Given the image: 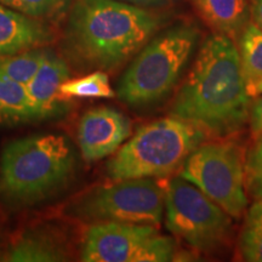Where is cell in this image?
<instances>
[{
  "label": "cell",
  "instance_id": "cell-1",
  "mask_svg": "<svg viewBox=\"0 0 262 262\" xmlns=\"http://www.w3.org/2000/svg\"><path fill=\"white\" fill-rule=\"evenodd\" d=\"M250 98L237 45L227 35L214 33L203 41L170 116L225 139L248 123Z\"/></svg>",
  "mask_w": 262,
  "mask_h": 262
},
{
  "label": "cell",
  "instance_id": "cell-2",
  "mask_svg": "<svg viewBox=\"0 0 262 262\" xmlns=\"http://www.w3.org/2000/svg\"><path fill=\"white\" fill-rule=\"evenodd\" d=\"M164 18L118 0H77L70 9L62 49L84 70L114 71L133 60L160 31Z\"/></svg>",
  "mask_w": 262,
  "mask_h": 262
},
{
  "label": "cell",
  "instance_id": "cell-3",
  "mask_svg": "<svg viewBox=\"0 0 262 262\" xmlns=\"http://www.w3.org/2000/svg\"><path fill=\"white\" fill-rule=\"evenodd\" d=\"M75 153L63 135H33L9 142L0 156V193L11 202L33 204L67 185Z\"/></svg>",
  "mask_w": 262,
  "mask_h": 262
},
{
  "label": "cell",
  "instance_id": "cell-4",
  "mask_svg": "<svg viewBox=\"0 0 262 262\" xmlns=\"http://www.w3.org/2000/svg\"><path fill=\"white\" fill-rule=\"evenodd\" d=\"M199 39L193 25L181 24L153 37L133 58L120 78L116 95L134 108L160 102L171 93Z\"/></svg>",
  "mask_w": 262,
  "mask_h": 262
},
{
  "label": "cell",
  "instance_id": "cell-5",
  "mask_svg": "<svg viewBox=\"0 0 262 262\" xmlns=\"http://www.w3.org/2000/svg\"><path fill=\"white\" fill-rule=\"evenodd\" d=\"M206 134L173 116L160 118L137 129L106 164L112 181L125 179H162L181 169Z\"/></svg>",
  "mask_w": 262,
  "mask_h": 262
},
{
  "label": "cell",
  "instance_id": "cell-6",
  "mask_svg": "<svg viewBox=\"0 0 262 262\" xmlns=\"http://www.w3.org/2000/svg\"><path fill=\"white\" fill-rule=\"evenodd\" d=\"M166 187L155 178L117 180L85 192L66 214L88 224L134 222L159 225L165 211Z\"/></svg>",
  "mask_w": 262,
  "mask_h": 262
},
{
  "label": "cell",
  "instance_id": "cell-7",
  "mask_svg": "<svg viewBox=\"0 0 262 262\" xmlns=\"http://www.w3.org/2000/svg\"><path fill=\"white\" fill-rule=\"evenodd\" d=\"M165 224L175 237L198 251L220 248L232 229L231 216L180 175L166 186Z\"/></svg>",
  "mask_w": 262,
  "mask_h": 262
},
{
  "label": "cell",
  "instance_id": "cell-8",
  "mask_svg": "<svg viewBox=\"0 0 262 262\" xmlns=\"http://www.w3.org/2000/svg\"><path fill=\"white\" fill-rule=\"evenodd\" d=\"M243 152L232 142L202 143L187 157L179 175L196 186L231 217L248 205Z\"/></svg>",
  "mask_w": 262,
  "mask_h": 262
},
{
  "label": "cell",
  "instance_id": "cell-9",
  "mask_svg": "<svg viewBox=\"0 0 262 262\" xmlns=\"http://www.w3.org/2000/svg\"><path fill=\"white\" fill-rule=\"evenodd\" d=\"M178 245L155 225L95 222L85 232L80 260L84 262H168L176 260Z\"/></svg>",
  "mask_w": 262,
  "mask_h": 262
},
{
  "label": "cell",
  "instance_id": "cell-10",
  "mask_svg": "<svg viewBox=\"0 0 262 262\" xmlns=\"http://www.w3.org/2000/svg\"><path fill=\"white\" fill-rule=\"evenodd\" d=\"M130 135V119L112 107L91 108L78 123V146L83 159L89 163L114 155Z\"/></svg>",
  "mask_w": 262,
  "mask_h": 262
},
{
  "label": "cell",
  "instance_id": "cell-11",
  "mask_svg": "<svg viewBox=\"0 0 262 262\" xmlns=\"http://www.w3.org/2000/svg\"><path fill=\"white\" fill-rule=\"evenodd\" d=\"M71 78L67 61L54 51L48 50L47 57L34 77L26 85L32 122L47 119L56 113L62 101L60 86Z\"/></svg>",
  "mask_w": 262,
  "mask_h": 262
},
{
  "label": "cell",
  "instance_id": "cell-12",
  "mask_svg": "<svg viewBox=\"0 0 262 262\" xmlns=\"http://www.w3.org/2000/svg\"><path fill=\"white\" fill-rule=\"evenodd\" d=\"M70 258L67 238L50 226H37L21 232L4 255L10 262H60Z\"/></svg>",
  "mask_w": 262,
  "mask_h": 262
},
{
  "label": "cell",
  "instance_id": "cell-13",
  "mask_svg": "<svg viewBox=\"0 0 262 262\" xmlns=\"http://www.w3.org/2000/svg\"><path fill=\"white\" fill-rule=\"evenodd\" d=\"M54 38L45 21L0 4V57L42 48Z\"/></svg>",
  "mask_w": 262,
  "mask_h": 262
},
{
  "label": "cell",
  "instance_id": "cell-14",
  "mask_svg": "<svg viewBox=\"0 0 262 262\" xmlns=\"http://www.w3.org/2000/svg\"><path fill=\"white\" fill-rule=\"evenodd\" d=\"M196 14L214 33L238 38L250 19L249 0H192Z\"/></svg>",
  "mask_w": 262,
  "mask_h": 262
},
{
  "label": "cell",
  "instance_id": "cell-15",
  "mask_svg": "<svg viewBox=\"0 0 262 262\" xmlns=\"http://www.w3.org/2000/svg\"><path fill=\"white\" fill-rule=\"evenodd\" d=\"M238 52L248 93L262 78V29L249 21L238 35Z\"/></svg>",
  "mask_w": 262,
  "mask_h": 262
},
{
  "label": "cell",
  "instance_id": "cell-16",
  "mask_svg": "<svg viewBox=\"0 0 262 262\" xmlns=\"http://www.w3.org/2000/svg\"><path fill=\"white\" fill-rule=\"evenodd\" d=\"M26 85L0 74V125L31 123Z\"/></svg>",
  "mask_w": 262,
  "mask_h": 262
},
{
  "label": "cell",
  "instance_id": "cell-17",
  "mask_svg": "<svg viewBox=\"0 0 262 262\" xmlns=\"http://www.w3.org/2000/svg\"><path fill=\"white\" fill-rule=\"evenodd\" d=\"M48 49L35 48L0 57V74L22 85H27L37 73L45 57Z\"/></svg>",
  "mask_w": 262,
  "mask_h": 262
},
{
  "label": "cell",
  "instance_id": "cell-18",
  "mask_svg": "<svg viewBox=\"0 0 262 262\" xmlns=\"http://www.w3.org/2000/svg\"><path fill=\"white\" fill-rule=\"evenodd\" d=\"M238 250L244 261L262 262V199H256L245 215Z\"/></svg>",
  "mask_w": 262,
  "mask_h": 262
},
{
  "label": "cell",
  "instance_id": "cell-19",
  "mask_svg": "<svg viewBox=\"0 0 262 262\" xmlns=\"http://www.w3.org/2000/svg\"><path fill=\"white\" fill-rule=\"evenodd\" d=\"M60 94L63 100L72 97L79 98H111L116 96L110 78L103 71L84 75L77 79H68L60 86Z\"/></svg>",
  "mask_w": 262,
  "mask_h": 262
},
{
  "label": "cell",
  "instance_id": "cell-20",
  "mask_svg": "<svg viewBox=\"0 0 262 262\" xmlns=\"http://www.w3.org/2000/svg\"><path fill=\"white\" fill-rule=\"evenodd\" d=\"M0 4L28 17L45 21L64 14L71 8L72 0H0Z\"/></svg>",
  "mask_w": 262,
  "mask_h": 262
},
{
  "label": "cell",
  "instance_id": "cell-21",
  "mask_svg": "<svg viewBox=\"0 0 262 262\" xmlns=\"http://www.w3.org/2000/svg\"><path fill=\"white\" fill-rule=\"evenodd\" d=\"M244 168L247 193L254 199H262V136L255 139L248 150Z\"/></svg>",
  "mask_w": 262,
  "mask_h": 262
},
{
  "label": "cell",
  "instance_id": "cell-22",
  "mask_svg": "<svg viewBox=\"0 0 262 262\" xmlns=\"http://www.w3.org/2000/svg\"><path fill=\"white\" fill-rule=\"evenodd\" d=\"M248 123L254 139L262 136V94L261 96L255 98L253 102H250Z\"/></svg>",
  "mask_w": 262,
  "mask_h": 262
},
{
  "label": "cell",
  "instance_id": "cell-23",
  "mask_svg": "<svg viewBox=\"0 0 262 262\" xmlns=\"http://www.w3.org/2000/svg\"><path fill=\"white\" fill-rule=\"evenodd\" d=\"M118 2L126 3V4L139 6L142 9H153V8H164L172 4L175 0H118Z\"/></svg>",
  "mask_w": 262,
  "mask_h": 262
},
{
  "label": "cell",
  "instance_id": "cell-24",
  "mask_svg": "<svg viewBox=\"0 0 262 262\" xmlns=\"http://www.w3.org/2000/svg\"><path fill=\"white\" fill-rule=\"evenodd\" d=\"M250 17L262 29V0H250Z\"/></svg>",
  "mask_w": 262,
  "mask_h": 262
},
{
  "label": "cell",
  "instance_id": "cell-25",
  "mask_svg": "<svg viewBox=\"0 0 262 262\" xmlns=\"http://www.w3.org/2000/svg\"><path fill=\"white\" fill-rule=\"evenodd\" d=\"M261 94H262V78L257 81L256 84L254 85L253 88H251L249 95H250L251 97H254V96H258V95H261Z\"/></svg>",
  "mask_w": 262,
  "mask_h": 262
}]
</instances>
